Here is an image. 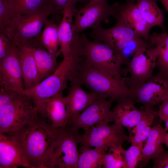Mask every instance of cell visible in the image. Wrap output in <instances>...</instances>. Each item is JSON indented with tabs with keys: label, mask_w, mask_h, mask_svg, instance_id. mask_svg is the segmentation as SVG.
Returning a JSON list of instances; mask_svg holds the SVG:
<instances>
[{
	"label": "cell",
	"mask_w": 168,
	"mask_h": 168,
	"mask_svg": "<svg viewBox=\"0 0 168 168\" xmlns=\"http://www.w3.org/2000/svg\"><path fill=\"white\" fill-rule=\"evenodd\" d=\"M60 128L52 127L37 112L32 120L7 135L33 168H44V156Z\"/></svg>",
	"instance_id": "1"
},
{
	"label": "cell",
	"mask_w": 168,
	"mask_h": 168,
	"mask_svg": "<svg viewBox=\"0 0 168 168\" xmlns=\"http://www.w3.org/2000/svg\"><path fill=\"white\" fill-rule=\"evenodd\" d=\"M70 79L85 85L97 99H112L114 101L124 98L134 100V95L124 82L87 64L82 58Z\"/></svg>",
	"instance_id": "2"
},
{
	"label": "cell",
	"mask_w": 168,
	"mask_h": 168,
	"mask_svg": "<svg viewBox=\"0 0 168 168\" xmlns=\"http://www.w3.org/2000/svg\"><path fill=\"white\" fill-rule=\"evenodd\" d=\"M80 50L79 44L73 45L68 55L63 58L52 74L32 88L25 90L24 94L32 100L34 105L63 92L68 88V81L82 59Z\"/></svg>",
	"instance_id": "3"
},
{
	"label": "cell",
	"mask_w": 168,
	"mask_h": 168,
	"mask_svg": "<svg viewBox=\"0 0 168 168\" xmlns=\"http://www.w3.org/2000/svg\"><path fill=\"white\" fill-rule=\"evenodd\" d=\"M78 130L68 124L60 128L44 156V168H76L81 135Z\"/></svg>",
	"instance_id": "4"
},
{
	"label": "cell",
	"mask_w": 168,
	"mask_h": 168,
	"mask_svg": "<svg viewBox=\"0 0 168 168\" xmlns=\"http://www.w3.org/2000/svg\"><path fill=\"white\" fill-rule=\"evenodd\" d=\"M80 54L87 64L114 77L123 80L121 66L128 62L119 51L108 45L95 40L91 41L80 34Z\"/></svg>",
	"instance_id": "5"
},
{
	"label": "cell",
	"mask_w": 168,
	"mask_h": 168,
	"mask_svg": "<svg viewBox=\"0 0 168 168\" xmlns=\"http://www.w3.org/2000/svg\"><path fill=\"white\" fill-rule=\"evenodd\" d=\"M49 15L46 7L30 15L15 16L6 29V32L16 45L36 48L41 46L38 38Z\"/></svg>",
	"instance_id": "6"
},
{
	"label": "cell",
	"mask_w": 168,
	"mask_h": 168,
	"mask_svg": "<svg viewBox=\"0 0 168 168\" xmlns=\"http://www.w3.org/2000/svg\"><path fill=\"white\" fill-rule=\"evenodd\" d=\"M158 49L156 46L140 48L134 54L127 67L122 68L121 75L129 74V77L123 79L133 94L153 76V70L156 67Z\"/></svg>",
	"instance_id": "7"
},
{
	"label": "cell",
	"mask_w": 168,
	"mask_h": 168,
	"mask_svg": "<svg viewBox=\"0 0 168 168\" xmlns=\"http://www.w3.org/2000/svg\"><path fill=\"white\" fill-rule=\"evenodd\" d=\"M37 113L32 100L25 94H19L0 111V133L17 130L32 120Z\"/></svg>",
	"instance_id": "8"
},
{
	"label": "cell",
	"mask_w": 168,
	"mask_h": 168,
	"mask_svg": "<svg viewBox=\"0 0 168 168\" xmlns=\"http://www.w3.org/2000/svg\"><path fill=\"white\" fill-rule=\"evenodd\" d=\"M128 136L124 127L114 123L102 122L90 128L84 134H81L79 143L80 150L90 147H101L108 150L112 146H122Z\"/></svg>",
	"instance_id": "9"
},
{
	"label": "cell",
	"mask_w": 168,
	"mask_h": 168,
	"mask_svg": "<svg viewBox=\"0 0 168 168\" xmlns=\"http://www.w3.org/2000/svg\"><path fill=\"white\" fill-rule=\"evenodd\" d=\"M113 11L112 5H109L107 0L85 4L75 16L72 26L74 34H79L88 28L94 27L102 22L108 23V17L113 16Z\"/></svg>",
	"instance_id": "10"
},
{
	"label": "cell",
	"mask_w": 168,
	"mask_h": 168,
	"mask_svg": "<svg viewBox=\"0 0 168 168\" xmlns=\"http://www.w3.org/2000/svg\"><path fill=\"white\" fill-rule=\"evenodd\" d=\"M112 6V16L117 22L128 26L145 40L149 41V31L152 28L143 17L134 0H126L124 4L116 2Z\"/></svg>",
	"instance_id": "11"
},
{
	"label": "cell",
	"mask_w": 168,
	"mask_h": 168,
	"mask_svg": "<svg viewBox=\"0 0 168 168\" xmlns=\"http://www.w3.org/2000/svg\"><path fill=\"white\" fill-rule=\"evenodd\" d=\"M114 100L112 99H98L79 114L70 124L86 132L91 127L100 122L114 121L113 110L110 109Z\"/></svg>",
	"instance_id": "12"
},
{
	"label": "cell",
	"mask_w": 168,
	"mask_h": 168,
	"mask_svg": "<svg viewBox=\"0 0 168 168\" xmlns=\"http://www.w3.org/2000/svg\"><path fill=\"white\" fill-rule=\"evenodd\" d=\"M92 28L91 35L95 40L102 41L121 53L131 40L141 37L133 29L118 22L108 29L103 28L101 25Z\"/></svg>",
	"instance_id": "13"
},
{
	"label": "cell",
	"mask_w": 168,
	"mask_h": 168,
	"mask_svg": "<svg viewBox=\"0 0 168 168\" xmlns=\"http://www.w3.org/2000/svg\"><path fill=\"white\" fill-rule=\"evenodd\" d=\"M134 100L153 107L168 99V77L159 72L133 92Z\"/></svg>",
	"instance_id": "14"
},
{
	"label": "cell",
	"mask_w": 168,
	"mask_h": 168,
	"mask_svg": "<svg viewBox=\"0 0 168 168\" xmlns=\"http://www.w3.org/2000/svg\"><path fill=\"white\" fill-rule=\"evenodd\" d=\"M16 49L15 43L7 54L0 60V88L24 94L23 76Z\"/></svg>",
	"instance_id": "15"
},
{
	"label": "cell",
	"mask_w": 168,
	"mask_h": 168,
	"mask_svg": "<svg viewBox=\"0 0 168 168\" xmlns=\"http://www.w3.org/2000/svg\"><path fill=\"white\" fill-rule=\"evenodd\" d=\"M69 92L63 97L67 110L68 124H70L84 110L97 100L96 96L84 91L75 80L70 81Z\"/></svg>",
	"instance_id": "16"
},
{
	"label": "cell",
	"mask_w": 168,
	"mask_h": 168,
	"mask_svg": "<svg viewBox=\"0 0 168 168\" xmlns=\"http://www.w3.org/2000/svg\"><path fill=\"white\" fill-rule=\"evenodd\" d=\"M63 92L34 105L38 113L52 127L59 128L66 126L68 119Z\"/></svg>",
	"instance_id": "17"
},
{
	"label": "cell",
	"mask_w": 168,
	"mask_h": 168,
	"mask_svg": "<svg viewBox=\"0 0 168 168\" xmlns=\"http://www.w3.org/2000/svg\"><path fill=\"white\" fill-rule=\"evenodd\" d=\"M116 101L117 104L112 110L114 123L126 128L129 132L142 119L145 107L144 106L139 110L137 109L135 105L136 102L131 98H123Z\"/></svg>",
	"instance_id": "18"
},
{
	"label": "cell",
	"mask_w": 168,
	"mask_h": 168,
	"mask_svg": "<svg viewBox=\"0 0 168 168\" xmlns=\"http://www.w3.org/2000/svg\"><path fill=\"white\" fill-rule=\"evenodd\" d=\"M33 168L19 148L5 133H0V168Z\"/></svg>",
	"instance_id": "19"
},
{
	"label": "cell",
	"mask_w": 168,
	"mask_h": 168,
	"mask_svg": "<svg viewBox=\"0 0 168 168\" xmlns=\"http://www.w3.org/2000/svg\"><path fill=\"white\" fill-rule=\"evenodd\" d=\"M75 5L69 4L64 8L62 13L63 18L58 26L60 49L63 58L67 57L69 53L74 37L73 17L77 11Z\"/></svg>",
	"instance_id": "20"
},
{
	"label": "cell",
	"mask_w": 168,
	"mask_h": 168,
	"mask_svg": "<svg viewBox=\"0 0 168 168\" xmlns=\"http://www.w3.org/2000/svg\"><path fill=\"white\" fill-rule=\"evenodd\" d=\"M167 131L160 124L152 128L142 148L140 168L146 167L151 159L164 150L162 144Z\"/></svg>",
	"instance_id": "21"
},
{
	"label": "cell",
	"mask_w": 168,
	"mask_h": 168,
	"mask_svg": "<svg viewBox=\"0 0 168 168\" xmlns=\"http://www.w3.org/2000/svg\"><path fill=\"white\" fill-rule=\"evenodd\" d=\"M16 52L23 76L25 89L35 85L37 70L32 49L16 45Z\"/></svg>",
	"instance_id": "22"
},
{
	"label": "cell",
	"mask_w": 168,
	"mask_h": 168,
	"mask_svg": "<svg viewBox=\"0 0 168 168\" xmlns=\"http://www.w3.org/2000/svg\"><path fill=\"white\" fill-rule=\"evenodd\" d=\"M32 49L37 70L36 85L56 71L60 64L57 59L61 52L59 49L58 53L52 54L41 46Z\"/></svg>",
	"instance_id": "23"
},
{
	"label": "cell",
	"mask_w": 168,
	"mask_h": 168,
	"mask_svg": "<svg viewBox=\"0 0 168 168\" xmlns=\"http://www.w3.org/2000/svg\"><path fill=\"white\" fill-rule=\"evenodd\" d=\"M144 113L139 122L129 132L128 142L142 149L152 128L155 118L158 116V110L153 107L144 106Z\"/></svg>",
	"instance_id": "24"
},
{
	"label": "cell",
	"mask_w": 168,
	"mask_h": 168,
	"mask_svg": "<svg viewBox=\"0 0 168 168\" xmlns=\"http://www.w3.org/2000/svg\"><path fill=\"white\" fill-rule=\"evenodd\" d=\"M51 18L47 19L44 27L38 38L41 46L52 54L58 53L60 47L58 28L61 20L58 15H51Z\"/></svg>",
	"instance_id": "25"
},
{
	"label": "cell",
	"mask_w": 168,
	"mask_h": 168,
	"mask_svg": "<svg viewBox=\"0 0 168 168\" xmlns=\"http://www.w3.org/2000/svg\"><path fill=\"white\" fill-rule=\"evenodd\" d=\"M143 17L152 27H160L165 31L163 12L157 5L156 0H134Z\"/></svg>",
	"instance_id": "26"
},
{
	"label": "cell",
	"mask_w": 168,
	"mask_h": 168,
	"mask_svg": "<svg viewBox=\"0 0 168 168\" xmlns=\"http://www.w3.org/2000/svg\"><path fill=\"white\" fill-rule=\"evenodd\" d=\"M149 42L158 47L156 67L158 72L168 77V33L165 30L153 33L150 35Z\"/></svg>",
	"instance_id": "27"
},
{
	"label": "cell",
	"mask_w": 168,
	"mask_h": 168,
	"mask_svg": "<svg viewBox=\"0 0 168 168\" xmlns=\"http://www.w3.org/2000/svg\"><path fill=\"white\" fill-rule=\"evenodd\" d=\"M13 18L30 15L47 7L41 0H7Z\"/></svg>",
	"instance_id": "28"
},
{
	"label": "cell",
	"mask_w": 168,
	"mask_h": 168,
	"mask_svg": "<svg viewBox=\"0 0 168 168\" xmlns=\"http://www.w3.org/2000/svg\"><path fill=\"white\" fill-rule=\"evenodd\" d=\"M107 150L101 147L85 148L80 154L76 168H100L103 157Z\"/></svg>",
	"instance_id": "29"
},
{
	"label": "cell",
	"mask_w": 168,
	"mask_h": 168,
	"mask_svg": "<svg viewBox=\"0 0 168 168\" xmlns=\"http://www.w3.org/2000/svg\"><path fill=\"white\" fill-rule=\"evenodd\" d=\"M104 155L102 162L104 168H124L125 150L121 146H112Z\"/></svg>",
	"instance_id": "30"
},
{
	"label": "cell",
	"mask_w": 168,
	"mask_h": 168,
	"mask_svg": "<svg viewBox=\"0 0 168 168\" xmlns=\"http://www.w3.org/2000/svg\"><path fill=\"white\" fill-rule=\"evenodd\" d=\"M142 155V149L138 146L131 145L124 155V168H136L138 166Z\"/></svg>",
	"instance_id": "31"
},
{
	"label": "cell",
	"mask_w": 168,
	"mask_h": 168,
	"mask_svg": "<svg viewBox=\"0 0 168 168\" xmlns=\"http://www.w3.org/2000/svg\"><path fill=\"white\" fill-rule=\"evenodd\" d=\"M90 0H48L47 8L50 15H59L62 14L64 8L69 4L76 5L77 3L86 4Z\"/></svg>",
	"instance_id": "32"
},
{
	"label": "cell",
	"mask_w": 168,
	"mask_h": 168,
	"mask_svg": "<svg viewBox=\"0 0 168 168\" xmlns=\"http://www.w3.org/2000/svg\"><path fill=\"white\" fill-rule=\"evenodd\" d=\"M12 19L7 0H0V31L5 30Z\"/></svg>",
	"instance_id": "33"
},
{
	"label": "cell",
	"mask_w": 168,
	"mask_h": 168,
	"mask_svg": "<svg viewBox=\"0 0 168 168\" xmlns=\"http://www.w3.org/2000/svg\"><path fill=\"white\" fill-rule=\"evenodd\" d=\"M14 44L5 30L0 31V60L7 54Z\"/></svg>",
	"instance_id": "34"
},
{
	"label": "cell",
	"mask_w": 168,
	"mask_h": 168,
	"mask_svg": "<svg viewBox=\"0 0 168 168\" xmlns=\"http://www.w3.org/2000/svg\"><path fill=\"white\" fill-rule=\"evenodd\" d=\"M20 94H21L12 90L0 88V111L10 104Z\"/></svg>",
	"instance_id": "35"
},
{
	"label": "cell",
	"mask_w": 168,
	"mask_h": 168,
	"mask_svg": "<svg viewBox=\"0 0 168 168\" xmlns=\"http://www.w3.org/2000/svg\"><path fill=\"white\" fill-rule=\"evenodd\" d=\"M153 168H168V151H164L153 157Z\"/></svg>",
	"instance_id": "36"
},
{
	"label": "cell",
	"mask_w": 168,
	"mask_h": 168,
	"mask_svg": "<svg viewBox=\"0 0 168 168\" xmlns=\"http://www.w3.org/2000/svg\"><path fill=\"white\" fill-rule=\"evenodd\" d=\"M158 116L165 122L168 119V99L161 102L159 105Z\"/></svg>",
	"instance_id": "37"
},
{
	"label": "cell",
	"mask_w": 168,
	"mask_h": 168,
	"mask_svg": "<svg viewBox=\"0 0 168 168\" xmlns=\"http://www.w3.org/2000/svg\"><path fill=\"white\" fill-rule=\"evenodd\" d=\"M163 143L168 147V131L165 133L163 139Z\"/></svg>",
	"instance_id": "38"
},
{
	"label": "cell",
	"mask_w": 168,
	"mask_h": 168,
	"mask_svg": "<svg viewBox=\"0 0 168 168\" xmlns=\"http://www.w3.org/2000/svg\"><path fill=\"white\" fill-rule=\"evenodd\" d=\"M164 6L166 11L168 12V0H159Z\"/></svg>",
	"instance_id": "39"
},
{
	"label": "cell",
	"mask_w": 168,
	"mask_h": 168,
	"mask_svg": "<svg viewBox=\"0 0 168 168\" xmlns=\"http://www.w3.org/2000/svg\"><path fill=\"white\" fill-rule=\"evenodd\" d=\"M102 0H90V2L89 3H94L99 1H100Z\"/></svg>",
	"instance_id": "40"
},
{
	"label": "cell",
	"mask_w": 168,
	"mask_h": 168,
	"mask_svg": "<svg viewBox=\"0 0 168 168\" xmlns=\"http://www.w3.org/2000/svg\"><path fill=\"white\" fill-rule=\"evenodd\" d=\"M165 128L167 131H168V119L165 122Z\"/></svg>",
	"instance_id": "41"
},
{
	"label": "cell",
	"mask_w": 168,
	"mask_h": 168,
	"mask_svg": "<svg viewBox=\"0 0 168 168\" xmlns=\"http://www.w3.org/2000/svg\"><path fill=\"white\" fill-rule=\"evenodd\" d=\"M47 6L48 0H41Z\"/></svg>",
	"instance_id": "42"
}]
</instances>
